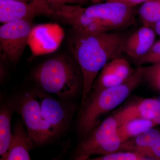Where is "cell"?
<instances>
[{"label": "cell", "mask_w": 160, "mask_h": 160, "mask_svg": "<svg viewBox=\"0 0 160 160\" xmlns=\"http://www.w3.org/2000/svg\"><path fill=\"white\" fill-rule=\"evenodd\" d=\"M49 4L44 0L29 2L0 0V22L4 23L32 20L36 16H46Z\"/></svg>", "instance_id": "30bf717a"}, {"label": "cell", "mask_w": 160, "mask_h": 160, "mask_svg": "<svg viewBox=\"0 0 160 160\" xmlns=\"http://www.w3.org/2000/svg\"><path fill=\"white\" fill-rule=\"evenodd\" d=\"M49 4L53 5H81L87 2L89 0H44Z\"/></svg>", "instance_id": "603a6c76"}, {"label": "cell", "mask_w": 160, "mask_h": 160, "mask_svg": "<svg viewBox=\"0 0 160 160\" xmlns=\"http://www.w3.org/2000/svg\"><path fill=\"white\" fill-rule=\"evenodd\" d=\"M151 28H153L152 29L154 30L155 32L160 36V20L155 23Z\"/></svg>", "instance_id": "d4e9b609"}, {"label": "cell", "mask_w": 160, "mask_h": 160, "mask_svg": "<svg viewBox=\"0 0 160 160\" xmlns=\"http://www.w3.org/2000/svg\"></svg>", "instance_id": "f1b7e54d"}, {"label": "cell", "mask_w": 160, "mask_h": 160, "mask_svg": "<svg viewBox=\"0 0 160 160\" xmlns=\"http://www.w3.org/2000/svg\"><path fill=\"white\" fill-rule=\"evenodd\" d=\"M87 16L99 21L109 30L131 26L134 22L131 7L117 2H106L85 8Z\"/></svg>", "instance_id": "52a82bcc"}, {"label": "cell", "mask_w": 160, "mask_h": 160, "mask_svg": "<svg viewBox=\"0 0 160 160\" xmlns=\"http://www.w3.org/2000/svg\"><path fill=\"white\" fill-rule=\"evenodd\" d=\"M35 92L43 118L51 126L56 136L61 134L69 125L73 114V107L69 108L66 103L44 92Z\"/></svg>", "instance_id": "9c48e42d"}, {"label": "cell", "mask_w": 160, "mask_h": 160, "mask_svg": "<svg viewBox=\"0 0 160 160\" xmlns=\"http://www.w3.org/2000/svg\"><path fill=\"white\" fill-rule=\"evenodd\" d=\"M64 36V30L58 24H40L32 28L28 46L33 56L48 54L58 48Z\"/></svg>", "instance_id": "ba28073f"}, {"label": "cell", "mask_w": 160, "mask_h": 160, "mask_svg": "<svg viewBox=\"0 0 160 160\" xmlns=\"http://www.w3.org/2000/svg\"><path fill=\"white\" fill-rule=\"evenodd\" d=\"M139 15L143 26L151 28L160 20V0H149L143 3Z\"/></svg>", "instance_id": "ac0fdd59"}, {"label": "cell", "mask_w": 160, "mask_h": 160, "mask_svg": "<svg viewBox=\"0 0 160 160\" xmlns=\"http://www.w3.org/2000/svg\"><path fill=\"white\" fill-rule=\"evenodd\" d=\"M32 77L42 91L63 99L74 96L83 80L80 67L64 56L46 60L35 69Z\"/></svg>", "instance_id": "3957f363"}, {"label": "cell", "mask_w": 160, "mask_h": 160, "mask_svg": "<svg viewBox=\"0 0 160 160\" xmlns=\"http://www.w3.org/2000/svg\"><path fill=\"white\" fill-rule=\"evenodd\" d=\"M5 1H19V2H32L33 0H5Z\"/></svg>", "instance_id": "4316f807"}, {"label": "cell", "mask_w": 160, "mask_h": 160, "mask_svg": "<svg viewBox=\"0 0 160 160\" xmlns=\"http://www.w3.org/2000/svg\"><path fill=\"white\" fill-rule=\"evenodd\" d=\"M125 81L105 65L95 80L89 94L118 86Z\"/></svg>", "instance_id": "e0dca14e"}, {"label": "cell", "mask_w": 160, "mask_h": 160, "mask_svg": "<svg viewBox=\"0 0 160 160\" xmlns=\"http://www.w3.org/2000/svg\"><path fill=\"white\" fill-rule=\"evenodd\" d=\"M118 126L135 118L150 120L160 125V101L152 98H145L129 103L113 114Z\"/></svg>", "instance_id": "8fae6325"}, {"label": "cell", "mask_w": 160, "mask_h": 160, "mask_svg": "<svg viewBox=\"0 0 160 160\" xmlns=\"http://www.w3.org/2000/svg\"><path fill=\"white\" fill-rule=\"evenodd\" d=\"M140 153L133 151H121L101 155L98 157L88 158L84 160H149Z\"/></svg>", "instance_id": "44dd1931"}, {"label": "cell", "mask_w": 160, "mask_h": 160, "mask_svg": "<svg viewBox=\"0 0 160 160\" xmlns=\"http://www.w3.org/2000/svg\"><path fill=\"white\" fill-rule=\"evenodd\" d=\"M91 1L93 4H98V3H102L103 1H106V0H89Z\"/></svg>", "instance_id": "484cf974"}, {"label": "cell", "mask_w": 160, "mask_h": 160, "mask_svg": "<svg viewBox=\"0 0 160 160\" xmlns=\"http://www.w3.org/2000/svg\"><path fill=\"white\" fill-rule=\"evenodd\" d=\"M157 126L150 120L135 118L129 120L118 127L117 133L122 142L136 137L140 134Z\"/></svg>", "instance_id": "2e32d148"}, {"label": "cell", "mask_w": 160, "mask_h": 160, "mask_svg": "<svg viewBox=\"0 0 160 160\" xmlns=\"http://www.w3.org/2000/svg\"><path fill=\"white\" fill-rule=\"evenodd\" d=\"M75 32L69 48L82 72V106L99 72L107 63L121 58L127 38L123 33L88 34Z\"/></svg>", "instance_id": "6da1fadb"}, {"label": "cell", "mask_w": 160, "mask_h": 160, "mask_svg": "<svg viewBox=\"0 0 160 160\" xmlns=\"http://www.w3.org/2000/svg\"><path fill=\"white\" fill-rule=\"evenodd\" d=\"M155 33L150 27L143 26L126 38L124 52L133 59L146 54L155 42Z\"/></svg>", "instance_id": "4fadbf2b"}, {"label": "cell", "mask_w": 160, "mask_h": 160, "mask_svg": "<svg viewBox=\"0 0 160 160\" xmlns=\"http://www.w3.org/2000/svg\"><path fill=\"white\" fill-rule=\"evenodd\" d=\"M122 151H133L150 160H160V131L152 128L123 144Z\"/></svg>", "instance_id": "7c38bea8"}, {"label": "cell", "mask_w": 160, "mask_h": 160, "mask_svg": "<svg viewBox=\"0 0 160 160\" xmlns=\"http://www.w3.org/2000/svg\"><path fill=\"white\" fill-rule=\"evenodd\" d=\"M32 20H23L4 23L0 27V49L5 58L16 63L21 58L32 28Z\"/></svg>", "instance_id": "8992f818"}, {"label": "cell", "mask_w": 160, "mask_h": 160, "mask_svg": "<svg viewBox=\"0 0 160 160\" xmlns=\"http://www.w3.org/2000/svg\"><path fill=\"white\" fill-rule=\"evenodd\" d=\"M142 81V67L139 66L122 84L89 94L79 114L78 128L81 135H88L101 123L103 115L122 104Z\"/></svg>", "instance_id": "7a4b0ae2"}, {"label": "cell", "mask_w": 160, "mask_h": 160, "mask_svg": "<svg viewBox=\"0 0 160 160\" xmlns=\"http://www.w3.org/2000/svg\"><path fill=\"white\" fill-rule=\"evenodd\" d=\"M142 69L143 81L154 89L160 90V61Z\"/></svg>", "instance_id": "ffe728a7"}, {"label": "cell", "mask_w": 160, "mask_h": 160, "mask_svg": "<svg viewBox=\"0 0 160 160\" xmlns=\"http://www.w3.org/2000/svg\"><path fill=\"white\" fill-rule=\"evenodd\" d=\"M15 109L13 100L5 99L0 109V160H3L11 146L13 138L12 132V115Z\"/></svg>", "instance_id": "5bb4252c"}, {"label": "cell", "mask_w": 160, "mask_h": 160, "mask_svg": "<svg viewBox=\"0 0 160 160\" xmlns=\"http://www.w3.org/2000/svg\"><path fill=\"white\" fill-rule=\"evenodd\" d=\"M149 0H106V2H117L122 3L126 6L132 8L141 3H144Z\"/></svg>", "instance_id": "cb8c5ba5"}, {"label": "cell", "mask_w": 160, "mask_h": 160, "mask_svg": "<svg viewBox=\"0 0 160 160\" xmlns=\"http://www.w3.org/2000/svg\"><path fill=\"white\" fill-rule=\"evenodd\" d=\"M13 102L15 109L21 115L33 146L44 145L56 136L42 115L35 91L25 92Z\"/></svg>", "instance_id": "5b68a950"}, {"label": "cell", "mask_w": 160, "mask_h": 160, "mask_svg": "<svg viewBox=\"0 0 160 160\" xmlns=\"http://www.w3.org/2000/svg\"><path fill=\"white\" fill-rule=\"evenodd\" d=\"M137 65L140 66L147 63L157 62L160 61V40L154 42L148 52L141 57L134 59Z\"/></svg>", "instance_id": "7402d4cb"}, {"label": "cell", "mask_w": 160, "mask_h": 160, "mask_svg": "<svg viewBox=\"0 0 160 160\" xmlns=\"http://www.w3.org/2000/svg\"><path fill=\"white\" fill-rule=\"evenodd\" d=\"M33 146L21 123L16 126L11 146L3 160H32L29 151Z\"/></svg>", "instance_id": "9a60e30c"}, {"label": "cell", "mask_w": 160, "mask_h": 160, "mask_svg": "<svg viewBox=\"0 0 160 160\" xmlns=\"http://www.w3.org/2000/svg\"><path fill=\"white\" fill-rule=\"evenodd\" d=\"M106 65L118 76L125 81L131 77L135 71L131 68L129 62L121 58L112 60Z\"/></svg>", "instance_id": "d6986e66"}, {"label": "cell", "mask_w": 160, "mask_h": 160, "mask_svg": "<svg viewBox=\"0 0 160 160\" xmlns=\"http://www.w3.org/2000/svg\"><path fill=\"white\" fill-rule=\"evenodd\" d=\"M51 160H59L58 159H57V158H54V159H52Z\"/></svg>", "instance_id": "83f0119b"}, {"label": "cell", "mask_w": 160, "mask_h": 160, "mask_svg": "<svg viewBox=\"0 0 160 160\" xmlns=\"http://www.w3.org/2000/svg\"><path fill=\"white\" fill-rule=\"evenodd\" d=\"M118 127L113 114L103 120L80 142L73 160H84L94 155H104L122 151L123 143L118 136Z\"/></svg>", "instance_id": "277c9868"}]
</instances>
